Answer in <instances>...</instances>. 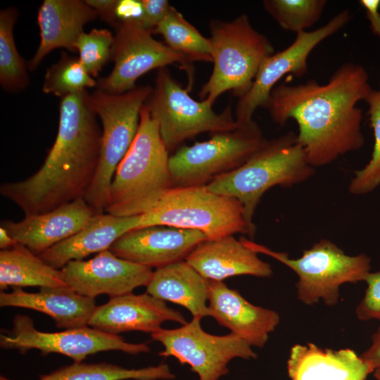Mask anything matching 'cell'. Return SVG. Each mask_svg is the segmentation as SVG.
I'll use <instances>...</instances> for the list:
<instances>
[{"mask_svg":"<svg viewBox=\"0 0 380 380\" xmlns=\"http://www.w3.org/2000/svg\"><path fill=\"white\" fill-rule=\"evenodd\" d=\"M372 90L364 67L346 63L325 84L310 80L277 85L265 108L279 125L289 119L296 122L297 140L310 165L319 167L364 145L362 111L357 103L365 101Z\"/></svg>","mask_w":380,"mask_h":380,"instance_id":"6da1fadb","label":"cell"},{"mask_svg":"<svg viewBox=\"0 0 380 380\" xmlns=\"http://www.w3.org/2000/svg\"><path fill=\"white\" fill-rule=\"evenodd\" d=\"M87 91L61 99L55 141L41 167L25 179L1 184L0 194L25 215L84 198L100 157L101 129Z\"/></svg>","mask_w":380,"mask_h":380,"instance_id":"7a4b0ae2","label":"cell"},{"mask_svg":"<svg viewBox=\"0 0 380 380\" xmlns=\"http://www.w3.org/2000/svg\"><path fill=\"white\" fill-rule=\"evenodd\" d=\"M169 159L145 103L136 137L114 174L105 213L130 217L151 210L172 187Z\"/></svg>","mask_w":380,"mask_h":380,"instance_id":"3957f363","label":"cell"},{"mask_svg":"<svg viewBox=\"0 0 380 380\" xmlns=\"http://www.w3.org/2000/svg\"><path fill=\"white\" fill-rule=\"evenodd\" d=\"M314 172L296 134L289 132L267 140L242 165L217 177L205 186L214 193L233 197L242 204L248 236L253 238L256 231L253 215L262 195L274 186L300 184Z\"/></svg>","mask_w":380,"mask_h":380,"instance_id":"277c9868","label":"cell"},{"mask_svg":"<svg viewBox=\"0 0 380 380\" xmlns=\"http://www.w3.org/2000/svg\"><path fill=\"white\" fill-rule=\"evenodd\" d=\"M209 27L213 70L199 96L213 106L228 90L239 98L245 94L260 66L274 49L245 14L231 21L211 20Z\"/></svg>","mask_w":380,"mask_h":380,"instance_id":"5b68a950","label":"cell"},{"mask_svg":"<svg viewBox=\"0 0 380 380\" xmlns=\"http://www.w3.org/2000/svg\"><path fill=\"white\" fill-rule=\"evenodd\" d=\"M152 91L149 86H136L120 94L99 89L89 94L90 105L101 120L102 130L97 169L84 199L96 213H105L114 174L136 137L141 109Z\"/></svg>","mask_w":380,"mask_h":380,"instance_id":"8992f818","label":"cell"},{"mask_svg":"<svg viewBox=\"0 0 380 380\" xmlns=\"http://www.w3.org/2000/svg\"><path fill=\"white\" fill-rule=\"evenodd\" d=\"M239 239L257 253L269 255L293 270L298 278L296 284L297 298L308 305L316 304L319 300L329 306L336 305L342 284L364 281L370 272L369 256L362 253L346 255L327 239L315 243L295 259L286 253L274 251L245 237Z\"/></svg>","mask_w":380,"mask_h":380,"instance_id":"52a82bcc","label":"cell"},{"mask_svg":"<svg viewBox=\"0 0 380 380\" xmlns=\"http://www.w3.org/2000/svg\"><path fill=\"white\" fill-rule=\"evenodd\" d=\"M156 225L198 230L207 239L249 235L242 204L205 185L172 187L151 210L141 215L138 228Z\"/></svg>","mask_w":380,"mask_h":380,"instance_id":"ba28073f","label":"cell"},{"mask_svg":"<svg viewBox=\"0 0 380 380\" xmlns=\"http://www.w3.org/2000/svg\"><path fill=\"white\" fill-rule=\"evenodd\" d=\"M146 105L169 152L199 134L232 131L238 127L230 105L215 113L206 101L191 98L166 68L158 70Z\"/></svg>","mask_w":380,"mask_h":380,"instance_id":"9c48e42d","label":"cell"},{"mask_svg":"<svg viewBox=\"0 0 380 380\" xmlns=\"http://www.w3.org/2000/svg\"><path fill=\"white\" fill-rule=\"evenodd\" d=\"M267 140L254 121L232 131L213 134L206 141L183 146L170 156L172 187L205 186L242 165Z\"/></svg>","mask_w":380,"mask_h":380,"instance_id":"30bf717a","label":"cell"},{"mask_svg":"<svg viewBox=\"0 0 380 380\" xmlns=\"http://www.w3.org/2000/svg\"><path fill=\"white\" fill-rule=\"evenodd\" d=\"M199 318L173 329H160L151 334L164 350L162 357H174L187 364L199 380H218L229 372L227 365L235 357L256 359L258 355L244 340L233 333L217 336L205 331Z\"/></svg>","mask_w":380,"mask_h":380,"instance_id":"8fae6325","label":"cell"},{"mask_svg":"<svg viewBox=\"0 0 380 380\" xmlns=\"http://www.w3.org/2000/svg\"><path fill=\"white\" fill-rule=\"evenodd\" d=\"M0 346L15 349L25 354L31 349L40 350L42 355L58 353L82 362L87 356L102 351L120 350L137 355L150 350L146 343H132L119 336L108 334L89 326L68 329L58 332H45L35 329L32 319L18 315L10 331L1 329Z\"/></svg>","mask_w":380,"mask_h":380,"instance_id":"7c38bea8","label":"cell"},{"mask_svg":"<svg viewBox=\"0 0 380 380\" xmlns=\"http://www.w3.org/2000/svg\"><path fill=\"white\" fill-rule=\"evenodd\" d=\"M111 72L97 82L99 90L120 94L136 87L140 77L153 69L180 64L189 70L192 63L182 53L155 39L137 20L120 23L115 27Z\"/></svg>","mask_w":380,"mask_h":380,"instance_id":"4fadbf2b","label":"cell"},{"mask_svg":"<svg viewBox=\"0 0 380 380\" xmlns=\"http://www.w3.org/2000/svg\"><path fill=\"white\" fill-rule=\"evenodd\" d=\"M350 18L351 13L345 9L315 30L296 33L289 46L267 57L260 66L249 89L239 98L235 110L237 125L246 126L254 122V112L259 107L265 108L271 91L284 76H303L308 71V58L313 49L341 30Z\"/></svg>","mask_w":380,"mask_h":380,"instance_id":"5bb4252c","label":"cell"},{"mask_svg":"<svg viewBox=\"0 0 380 380\" xmlns=\"http://www.w3.org/2000/svg\"><path fill=\"white\" fill-rule=\"evenodd\" d=\"M66 284L77 293L94 298L101 294L110 298L147 286L153 272L151 267L124 260L110 250L87 260H72L61 269Z\"/></svg>","mask_w":380,"mask_h":380,"instance_id":"9a60e30c","label":"cell"},{"mask_svg":"<svg viewBox=\"0 0 380 380\" xmlns=\"http://www.w3.org/2000/svg\"><path fill=\"white\" fill-rule=\"evenodd\" d=\"M205 239L204 234L198 230L149 226L126 232L109 250L124 260L158 268L184 260Z\"/></svg>","mask_w":380,"mask_h":380,"instance_id":"2e32d148","label":"cell"},{"mask_svg":"<svg viewBox=\"0 0 380 380\" xmlns=\"http://www.w3.org/2000/svg\"><path fill=\"white\" fill-rule=\"evenodd\" d=\"M166 321L182 325L188 322L179 311L168 307L163 300L148 293H128L112 297L97 306L88 326L114 335L131 331L152 334L161 329Z\"/></svg>","mask_w":380,"mask_h":380,"instance_id":"e0dca14e","label":"cell"},{"mask_svg":"<svg viewBox=\"0 0 380 380\" xmlns=\"http://www.w3.org/2000/svg\"><path fill=\"white\" fill-rule=\"evenodd\" d=\"M96 214L84 198L49 212L25 215L18 222L3 220L1 227L18 243L39 255L81 230Z\"/></svg>","mask_w":380,"mask_h":380,"instance_id":"ac0fdd59","label":"cell"},{"mask_svg":"<svg viewBox=\"0 0 380 380\" xmlns=\"http://www.w3.org/2000/svg\"><path fill=\"white\" fill-rule=\"evenodd\" d=\"M208 303L210 317L251 347L262 348L280 321L278 312L251 303L220 281H210Z\"/></svg>","mask_w":380,"mask_h":380,"instance_id":"d6986e66","label":"cell"},{"mask_svg":"<svg viewBox=\"0 0 380 380\" xmlns=\"http://www.w3.org/2000/svg\"><path fill=\"white\" fill-rule=\"evenodd\" d=\"M185 260L210 281H222L239 275L269 277L272 274L271 265L233 235L203 241Z\"/></svg>","mask_w":380,"mask_h":380,"instance_id":"ffe728a7","label":"cell"},{"mask_svg":"<svg viewBox=\"0 0 380 380\" xmlns=\"http://www.w3.org/2000/svg\"><path fill=\"white\" fill-rule=\"evenodd\" d=\"M98 18L96 11L85 1L44 0L37 14L40 43L27 63L30 70H35L51 51L65 48L75 52V43L84 26Z\"/></svg>","mask_w":380,"mask_h":380,"instance_id":"44dd1931","label":"cell"},{"mask_svg":"<svg viewBox=\"0 0 380 380\" xmlns=\"http://www.w3.org/2000/svg\"><path fill=\"white\" fill-rule=\"evenodd\" d=\"M140 220L141 215L120 217L96 213L78 232L38 256L46 264L61 270L72 260H82L92 253L109 250L120 236L138 228Z\"/></svg>","mask_w":380,"mask_h":380,"instance_id":"7402d4cb","label":"cell"},{"mask_svg":"<svg viewBox=\"0 0 380 380\" xmlns=\"http://www.w3.org/2000/svg\"><path fill=\"white\" fill-rule=\"evenodd\" d=\"M287 371L291 380H366L372 372L351 349L322 348L312 343L291 348Z\"/></svg>","mask_w":380,"mask_h":380,"instance_id":"603a6c76","label":"cell"},{"mask_svg":"<svg viewBox=\"0 0 380 380\" xmlns=\"http://www.w3.org/2000/svg\"><path fill=\"white\" fill-rule=\"evenodd\" d=\"M1 307H18L50 316L58 328L74 329L88 326L97 305L94 298L82 296L69 286L40 288L36 293L14 287L10 293H0Z\"/></svg>","mask_w":380,"mask_h":380,"instance_id":"cb8c5ba5","label":"cell"},{"mask_svg":"<svg viewBox=\"0 0 380 380\" xmlns=\"http://www.w3.org/2000/svg\"><path fill=\"white\" fill-rule=\"evenodd\" d=\"M210 280L185 260L156 268L146 293L164 301L182 305L193 318L211 316L208 301Z\"/></svg>","mask_w":380,"mask_h":380,"instance_id":"d4e9b609","label":"cell"},{"mask_svg":"<svg viewBox=\"0 0 380 380\" xmlns=\"http://www.w3.org/2000/svg\"><path fill=\"white\" fill-rule=\"evenodd\" d=\"M8 286L67 287L61 270L44 262L25 246L17 243L0 251V289Z\"/></svg>","mask_w":380,"mask_h":380,"instance_id":"484cf974","label":"cell"},{"mask_svg":"<svg viewBox=\"0 0 380 380\" xmlns=\"http://www.w3.org/2000/svg\"><path fill=\"white\" fill-rule=\"evenodd\" d=\"M175 377L166 364L127 369L107 362L87 364L82 362L61 367L41 375L37 380H169ZM0 380L11 379L1 376Z\"/></svg>","mask_w":380,"mask_h":380,"instance_id":"4316f807","label":"cell"},{"mask_svg":"<svg viewBox=\"0 0 380 380\" xmlns=\"http://www.w3.org/2000/svg\"><path fill=\"white\" fill-rule=\"evenodd\" d=\"M152 34L162 35L167 46L182 53L191 62H212L210 39L201 34L173 6Z\"/></svg>","mask_w":380,"mask_h":380,"instance_id":"83f0119b","label":"cell"},{"mask_svg":"<svg viewBox=\"0 0 380 380\" xmlns=\"http://www.w3.org/2000/svg\"><path fill=\"white\" fill-rule=\"evenodd\" d=\"M18 15L14 7L0 12V84L9 92L22 91L29 84L26 65L17 50L13 37Z\"/></svg>","mask_w":380,"mask_h":380,"instance_id":"f1b7e54d","label":"cell"},{"mask_svg":"<svg viewBox=\"0 0 380 380\" xmlns=\"http://www.w3.org/2000/svg\"><path fill=\"white\" fill-rule=\"evenodd\" d=\"M97 87V82L80 63L79 58L63 52L59 61L46 71L42 91L61 99Z\"/></svg>","mask_w":380,"mask_h":380,"instance_id":"f546056e","label":"cell"},{"mask_svg":"<svg viewBox=\"0 0 380 380\" xmlns=\"http://www.w3.org/2000/svg\"><path fill=\"white\" fill-rule=\"evenodd\" d=\"M327 4L325 0H265V11L284 30L296 33L316 23Z\"/></svg>","mask_w":380,"mask_h":380,"instance_id":"4dcf8cb0","label":"cell"},{"mask_svg":"<svg viewBox=\"0 0 380 380\" xmlns=\"http://www.w3.org/2000/svg\"><path fill=\"white\" fill-rule=\"evenodd\" d=\"M365 101L373 129L374 144L371 159L362 169L355 172L348 191L354 195H362L374 190L380 185V82L378 89H372Z\"/></svg>","mask_w":380,"mask_h":380,"instance_id":"1f68e13d","label":"cell"},{"mask_svg":"<svg viewBox=\"0 0 380 380\" xmlns=\"http://www.w3.org/2000/svg\"><path fill=\"white\" fill-rule=\"evenodd\" d=\"M114 35L108 29L91 30L79 36L75 49L79 60L91 77H98L103 67L111 60Z\"/></svg>","mask_w":380,"mask_h":380,"instance_id":"d6a6232c","label":"cell"},{"mask_svg":"<svg viewBox=\"0 0 380 380\" xmlns=\"http://www.w3.org/2000/svg\"><path fill=\"white\" fill-rule=\"evenodd\" d=\"M364 281L367 287L356 308L357 317L363 321H380V271L369 272Z\"/></svg>","mask_w":380,"mask_h":380,"instance_id":"836d02e7","label":"cell"},{"mask_svg":"<svg viewBox=\"0 0 380 380\" xmlns=\"http://www.w3.org/2000/svg\"><path fill=\"white\" fill-rule=\"evenodd\" d=\"M142 13L139 23L151 33L165 17L172 6L166 0H141Z\"/></svg>","mask_w":380,"mask_h":380,"instance_id":"e575fe53","label":"cell"},{"mask_svg":"<svg viewBox=\"0 0 380 380\" xmlns=\"http://www.w3.org/2000/svg\"><path fill=\"white\" fill-rule=\"evenodd\" d=\"M141 13V0H118L115 8V17L118 23L131 20L138 21Z\"/></svg>","mask_w":380,"mask_h":380,"instance_id":"d590c367","label":"cell"},{"mask_svg":"<svg viewBox=\"0 0 380 380\" xmlns=\"http://www.w3.org/2000/svg\"><path fill=\"white\" fill-rule=\"evenodd\" d=\"M86 3L93 8L98 17L111 26L116 27L115 8L118 0H86Z\"/></svg>","mask_w":380,"mask_h":380,"instance_id":"8d00e7d4","label":"cell"},{"mask_svg":"<svg viewBox=\"0 0 380 380\" xmlns=\"http://www.w3.org/2000/svg\"><path fill=\"white\" fill-rule=\"evenodd\" d=\"M360 357L374 370L380 367V326L372 336L371 346Z\"/></svg>","mask_w":380,"mask_h":380,"instance_id":"74e56055","label":"cell"},{"mask_svg":"<svg viewBox=\"0 0 380 380\" xmlns=\"http://www.w3.org/2000/svg\"><path fill=\"white\" fill-rule=\"evenodd\" d=\"M366 11L372 32L380 39V0H360Z\"/></svg>","mask_w":380,"mask_h":380,"instance_id":"f35d334b","label":"cell"},{"mask_svg":"<svg viewBox=\"0 0 380 380\" xmlns=\"http://www.w3.org/2000/svg\"><path fill=\"white\" fill-rule=\"evenodd\" d=\"M18 243L9 235L8 232L0 227V248L1 250L9 249Z\"/></svg>","mask_w":380,"mask_h":380,"instance_id":"ab89813d","label":"cell"},{"mask_svg":"<svg viewBox=\"0 0 380 380\" xmlns=\"http://www.w3.org/2000/svg\"><path fill=\"white\" fill-rule=\"evenodd\" d=\"M374 376L376 380H380V367L376 368L374 372Z\"/></svg>","mask_w":380,"mask_h":380,"instance_id":"60d3db41","label":"cell"}]
</instances>
